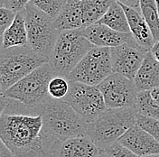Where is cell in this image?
Wrapping results in <instances>:
<instances>
[{
	"instance_id": "10",
	"label": "cell",
	"mask_w": 159,
	"mask_h": 157,
	"mask_svg": "<svg viewBox=\"0 0 159 157\" xmlns=\"http://www.w3.org/2000/svg\"><path fill=\"white\" fill-rule=\"evenodd\" d=\"M107 108H136L139 89L134 80L113 72L98 85Z\"/></svg>"
},
{
	"instance_id": "18",
	"label": "cell",
	"mask_w": 159,
	"mask_h": 157,
	"mask_svg": "<svg viewBox=\"0 0 159 157\" xmlns=\"http://www.w3.org/2000/svg\"><path fill=\"white\" fill-rule=\"evenodd\" d=\"M23 45H28V39L24 11H20L2 36V48L8 49Z\"/></svg>"
},
{
	"instance_id": "13",
	"label": "cell",
	"mask_w": 159,
	"mask_h": 157,
	"mask_svg": "<svg viewBox=\"0 0 159 157\" xmlns=\"http://www.w3.org/2000/svg\"><path fill=\"white\" fill-rule=\"evenodd\" d=\"M54 22L60 33L66 30L84 29L88 26L87 0H67Z\"/></svg>"
},
{
	"instance_id": "34",
	"label": "cell",
	"mask_w": 159,
	"mask_h": 157,
	"mask_svg": "<svg viewBox=\"0 0 159 157\" xmlns=\"http://www.w3.org/2000/svg\"><path fill=\"white\" fill-rule=\"evenodd\" d=\"M141 157H159V154H152V155H146Z\"/></svg>"
},
{
	"instance_id": "15",
	"label": "cell",
	"mask_w": 159,
	"mask_h": 157,
	"mask_svg": "<svg viewBox=\"0 0 159 157\" xmlns=\"http://www.w3.org/2000/svg\"><path fill=\"white\" fill-rule=\"evenodd\" d=\"M129 21L130 33L139 48L145 52H149L155 43L152 32L140 10L135 9L121 4Z\"/></svg>"
},
{
	"instance_id": "30",
	"label": "cell",
	"mask_w": 159,
	"mask_h": 157,
	"mask_svg": "<svg viewBox=\"0 0 159 157\" xmlns=\"http://www.w3.org/2000/svg\"><path fill=\"white\" fill-rule=\"evenodd\" d=\"M10 103V98H7L3 95V97L0 98V118L1 116L6 112L7 108Z\"/></svg>"
},
{
	"instance_id": "9",
	"label": "cell",
	"mask_w": 159,
	"mask_h": 157,
	"mask_svg": "<svg viewBox=\"0 0 159 157\" xmlns=\"http://www.w3.org/2000/svg\"><path fill=\"white\" fill-rule=\"evenodd\" d=\"M88 123L107 109L103 95L98 86H92L78 81L70 80L67 95L62 98Z\"/></svg>"
},
{
	"instance_id": "17",
	"label": "cell",
	"mask_w": 159,
	"mask_h": 157,
	"mask_svg": "<svg viewBox=\"0 0 159 157\" xmlns=\"http://www.w3.org/2000/svg\"><path fill=\"white\" fill-rule=\"evenodd\" d=\"M134 82L139 91L159 88V61L150 51L146 52Z\"/></svg>"
},
{
	"instance_id": "31",
	"label": "cell",
	"mask_w": 159,
	"mask_h": 157,
	"mask_svg": "<svg viewBox=\"0 0 159 157\" xmlns=\"http://www.w3.org/2000/svg\"><path fill=\"white\" fill-rule=\"evenodd\" d=\"M150 52H152L154 57L159 61V41L155 42V43H154L153 47L150 50Z\"/></svg>"
},
{
	"instance_id": "22",
	"label": "cell",
	"mask_w": 159,
	"mask_h": 157,
	"mask_svg": "<svg viewBox=\"0 0 159 157\" xmlns=\"http://www.w3.org/2000/svg\"><path fill=\"white\" fill-rule=\"evenodd\" d=\"M66 2L67 0H31L33 5L46 13L54 20L61 14Z\"/></svg>"
},
{
	"instance_id": "11",
	"label": "cell",
	"mask_w": 159,
	"mask_h": 157,
	"mask_svg": "<svg viewBox=\"0 0 159 157\" xmlns=\"http://www.w3.org/2000/svg\"><path fill=\"white\" fill-rule=\"evenodd\" d=\"M144 51L129 43L110 48L113 72L134 80L145 58Z\"/></svg>"
},
{
	"instance_id": "7",
	"label": "cell",
	"mask_w": 159,
	"mask_h": 157,
	"mask_svg": "<svg viewBox=\"0 0 159 157\" xmlns=\"http://www.w3.org/2000/svg\"><path fill=\"white\" fill-rule=\"evenodd\" d=\"M28 45L36 53L49 60L60 32L54 19L31 2L24 10Z\"/></svg>"
},
{
	"instance_id": "21",
	"label": "cell",
	"mask_w": 159,
	"mask_h": 157,
	"mask_svg": "<svg viewBox=\"0 0 159 157\" xmlns=\"http://www.w3.org/2000/svg\"><path fill=\"white\" fill-rule=\"evenodd\" d=\"M136 109L142 116L159 119V104L153 99L150 90L139 91Z\"/></svg>"
},
{
	"instance_id": "19",
	"label": "cell",
	"mask_w": 159,
	"mask_h": 157,
	"mask_svg": "<svg viewBox=\"0 0 159 157\" xmlns=\"http://www.w3.org/2000/svg\"><path fill=\"white\" fill-rule=\"evenodd\" d=\"M120 33H130L127 15L120 3L113 0L106 14L97 22Z\"/></svg>"
},
{
	"instance_id": "2",
	"label": "cell",
	"mask_w": 159,
	"mask_h": 157,
	"mask_svg": "<svg viewBox=\"0 0 159 157\" xmlns=\"http://www.w3.org/2000/svg\"><path fill=\"white\" fill-rule=\"evenodd\" d=\"M34 112L43 119L42 136L49 157L61 143L87 133L89 123L63 99L50 98Z\"/></svg>"
},
{
	"instance_id": "6",
	"label": "cell",
	"mask_w": 159,
	"mask_h": 157,
	"mask_svg": "<svg viewBox=\"0 0 159 157\" xmlns=\"http://www.w3.org/2000/svg\"><path fill=\"white\" fill-rule=\"evenodd\" d=\"M49 60L36 53L29 45L3 49L0 53V85L7 90Z\"/></svg>"
},
{
	"instance_id": "26",
	"label": "cell",
	"mask_w": 159,
	"mask_h": 157,
	"mask_svg": "<svg viewBox=\"0 0 159 157\" xmlns=\"http://www.w3.org/2000/svg\"><path fill=\"white\" fill-rule=\"evenodd\" d=\"M16 13L6 7H0V37L3 36L5 31L8 28L16 17Z\"/></svg>"
},
{
	"instance_id": "3",
	"label": "cell",
	"mask_w": 159,
	"mask_h": 157,
	"mask_svg": "<svg viewBox=\"0 0 159 157\" xmlns=\"http://www.w3.org/2000/svg\"><path fill=\"white\" fill-rule=\"evenodd\" d=\"M138 114L136 108H107L89 123L86 135L99 151H104L136 125Z\"/></svg>"
},
{
	"instance_id": "8",
	"label": "cell",
	"mask_w": 159,
	"mask_h": 157,
	"mask_svg": "<svg viewBox=\"0 0 159 157\" xmlns=\"http://www.w3.org/2000/svg\"><path fill=\"white\" fill-rule=\"evenodd\" d=\"M113 73L110 48L93 46L72 70L67 78L92 86H98Z\"/></svg>"
},
{
	"instance_id": "20",
	"label": "cell",
	"mask_w": 159,
	"mask_h": 157,
	"mask_svg": "<svg viewBox=\"0 0 159 157\" xmlns=\"http://www.w3.org/2000/svg\"><path fill=\"white\" fill-rule=\"evenodd\" d=\"M140 11L149 25L155 42L159 41V16L156 0H140Z\"/></svg>"
},
{
	"instance_id": "14",
	"label": "cell",
	"mask_w": 159,
	"mask_h": 157,
	"mask_svg": "<svg viewBox=\"0 0 159 157\" xmlns=\"http://www.w3.org/2000/svg\"><path fill=\"white\" fill-rule=\"evenodd\" d=\"M118 142L139 156L159 154L158 141L137 124L129 128Z\"/></svg>"
},
{
	"instance_id": "23",
	"label": "cell",
	"mask_w": 159,
	"mask_h": 157,
	"mask_svg": "<svg viewBox=\"0 0 159 157\" xmlns=\"http://www.w3.org/2000/svg\"><path fill=\"white\" fill-rule=\"evenodd\" d=\"M70 88V80L65 77L54 76L50 80L48 85V92L52 98L62 99L64 98Z\"/></svg>"
},
{
	"instance_id": "16",
	"label": "cell",
	"mask_w": 159,
	"mask_h": 157,
	"mask_svg": "<svg viewBox=\"0 0 159 157\" xmlns=\"http://www.w3.org/2000/svg\"><path fill=\"white\" fill-rule=\"evenodd\" d=\"M99 149L87 136L71 137L58 145L52 157H95Z\"/></svg>"
},
{
	"instance_id": "35",
	"label": "cell",
	"mask_w": 159,
	"mask_h": 157,
	"mask_svg": "<svg viewBox=\"0 0 159 157\" xmlns=\"http://www.w3.org/2000/svg\"><path fill=\"white\" fill-rule=\"evenodd\" d=\"M3 92H4V90H3V88H2L1 85H0V98L3 97Z\"/></svg>"
},
{
	"instance_id": "5",
	"label": "cell",
	"mask_w": 159,
	"mask_h": 157,
	"mask_svg": "<svg viewBox=\"0 0 159 157\" xmlns=\"http://www.w3.org/2000/svg\"><path fill=\"white\" fill-rule=\"evenodd\" d=\"M54 76L53 70L49 62H46L5 90L3 95L18 101L35 114L34 110L52 98L48 92V85Z\"/></svg>"
},
{
	"instance_id": "36",
	"label": "cell",
	"mask_w": 159,
	"mask_h": 157,
	"mask_svg": "<svg viewBox=\"0 0 159 157\" xmlns=\"http://www.w3.org/2000/svg\"><path fill=\"white\" fill-rule=\"evenodd\" d=\"M2 37H0V53H1V52H2Z\"/></svg>"
},
{
	"instance_id": "38",
	"label": "cell",
	"mask_w": 159,
	"mask_h": 157,
	"mask_svg": "<svg viewBox=\"0 0 159 157\" xmlns=\"http://www.w3.org/2000/svg\"><path fill=\"white\" fill-rule=\"evenodd\" d=\"M157 2V11H158V16H159V0H156Z\"/></svg>"
},
{
	"instance_id": "24",
	"label": "cell",
	"mask_w": 159,
	"mask_h": 157,
	"mask_svg": "<svg viewBox=\"0 0 159 157\" xmlns=\"http://www.w3.org/2000/svg\"><path fill=\"white\" fill-rule=\"evenodd\" d=\"M136 124L146 130L159 142V119L150 118L138 114Z\"/></svg>"
},
{
	"instance_id": "27",
	"label": "cell",
	"mask_w": 159,
	"mask_h": 157,
	"mask_svg": "<svg viewBox=\"0 0 159 157\" xmlns=\"http://www.w3.org/2000/svg\"><path fill=\"white\" fill-rule=\"evenodd\" d=\"M31 0H6L4 7L15 11L16 13L24 11Z\"/></svg>"
},
{
	"instance_id": "12",
	"label": "cell",
	"mask_w": 159,
	"mask_h": 157,
	"mask_svg": "<svg viewBox=\"0 0 159 157\" xmlns=\"http://www.w3.org/2000/svg\"><path fill=\"white\" fill-rule=\"evenodd\" d=\"M81 33L97 47L111 48L124 43H129L139 48L131 33H120L99 23H95L81 29Z\"/></svg>"
},
{
	"instance_id": "25",
	"label": "cell",
	"mask_w": 159,
	"mask_h": 157,
	"mask_svg": "<svg viewBox=\"0 0 159 157\" xmlns=\"http://www.w3.org/2000/svg\"><path fill=\"white\" fill-rule=\"evenodd\" d=\"M104 152L107 153L109 157H141L121 145L119 142L114 143L106 150H104Z\"/></svg>"
},
{
	"instance_id": "1",
	"label": "cell",
	"mask_w": 159,
	"mask_h": 157,
	"mask_svg": "<svg viewBox=\"0 0 159 157\" xmlns=\"http://www.w3.org/2000/svg\"><path fill=\"white\" fill-rule=\"evenodd\" d=\"M25 108L10 98L8 107L0 118V138L15 157H49L42 136V117L20 111Z\"/></svg>"
},
{
	"instance_id": "32",
	"label": "cell",
	"mask_w": 159,
	"mask_h": 157,
	"mask_svg": "<svg viewBox=\"0 0 159 157\" xmlns=\"http://www.w3.org/2000/svg\"><path fill=\"white\" fill-rule=\"evenodd\" d=\"M150 93L153 99L159 104V88H153L152 90H150Z\"/></svg>"
},
{
	"instance_id": "33",
	"label": "cell",
	"mask_w": 159,
	"mask_h": 157,
	"mask_svg": "<svg viewBox=\"0 0 159 157\" xmlns=\"http://www.w3.org/2000/svg\"><path fill=\"white\" fill-rule=\"evenodd\" d=\"M95 157H109V155H107V153H105L104 151H100L98 155H96Z\"/></svg>"
},
{
	"instance_id": "4",
	"label": "cell",
	"mask_w": 159,
	"mask_h": 157,
	"mask_svg": "<svg viewBox=\"0 0 159 157\" xmlns=\"http://www.w3.org/2000/svg\"><path fill=\"white\" fill-rule=\"evenodd\" d=\"M93 46L82 34L81 30L61 32L49 59V64L55 76L67 78Z\"/></svg>"
},
{
	"instance_id": "28",
	"label": "cell",
	"mask_w": 159,
	"mask_h": 157,
	"mask_svg": "<svg viewBox=\"0 0 159 157\" xmlns=\"http://www.w3.org/2000/svg\"><path fill=\"white\" fill-rule=\"evenodd\" d=\"M0 157H15L13 153L0 138Z\"/></svg>"
},
{
	"instance_id": "37",
	"label": "cell",
	"mask_w": 159,
	"mask_h": 157,
	"mask_svg": "<svg viewBox=\"0 0 159 157\" xmlns=\"http://www.w3.org/2000/svg\"><path fill=\"white\" fill-rule=\"evenodd\" d=\"M5 1H6V0H0V7H4Z\"/></svg>"
},
{
	"instance_id": "29",
	"label": "cell",
	"mask_w": 159,
	"mask_h": 157,
	"mask_svg": "<svg viewBox=\"0 0 159 157\" xmlns=\"http://www.w3.org/2000/svg\"><path fill=\"white\" fill-rule=\"evenodd\" d=\"M116 1L129 7L140 10V0H116Z\"/></svg>"
}]
</instances>
